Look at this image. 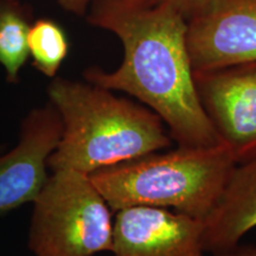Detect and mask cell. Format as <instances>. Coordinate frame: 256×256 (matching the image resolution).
I'll return each instance as SVG.
<instances>
[{"mask_svg": "<svg viewBox=\"0 0 256 256\" xmlns=\"http://www.w3.org/2000/svg\"><path fill=\"white\" fill-rule=\"evenodd\" d=\"M192 70L256 62V0H210L188 19Z\"/></svg>", "mask_w": 256, "mask_h": 256, "instance_id": "6", "label": "cell"}, {"mask_svg": "<svg viewBox=\"0 0 256 256\" xmlns=\"http://www.w3.org/2000/svg\"><path fill=\"white\" fill-rule=\"evenodd\" d=\"M198 98L238 162L256 154V62L194 72Z\"/></svg>", "mask_w": 256, "mask_h": 256, "instance_id": "5", "label": "cell"}, {"mask_svg": "<svg viewBox=\"0 0 256 256\" xmlns=\"http://www.w3.org/2000/svg\"><path fill=\"white\" fill-rule=\"evenodd\" d=\"M256 228V154L238 162L216 206L204 220V248L222 256Z\"/></svg>", "mask_w": 256, "mask_h": 256, "instance_id": "9", "label": "cell"}, {"mask_svg": "<svg viewBox=\"0 0 256 256\" xmlns=\"http://www.w3.org/2000/svg\"><path fill=\"white\" fill-rule=\"evenodd\" d=\"M222 256H256V247H240L238 246L232 252Z\"/></svg>", "mask_w": 256, "mask_h": 256, "instance_id": "14", "label": "cell"}, {"mask_svg": "<svg viewBox=\"0 0 256 256\" xmlns=\"http://www.w3.org/2000/svg\"><path fill=\"white\" fill-rule=\"evenodd\" d=\"M57 2L66 11L78 16H84L90 4V0H57Z\"/></svg>", "mask_w": 256, "mask_h": 256, "instance_id": "13", "label": "cell"}, {"mask_svg": "<svg viewBox=\"0 0 256 256\" xmlns=\"http://www.w3.org/2000/svg\"><path fill=\"white\" fill-rule=\"evenodd\" d=\"M238 159L229 146L186 147L101 168L89 174L113 211L174 209L204 220L216 206Z\"/></svg>", "mask_w": 256, "mask_h": 256, "instance_id": "3", "label": "cell"}, {"mask_svg": "<svg viewBox=\"0 0 256 256\" xmlns=\"http://www.w3.org/2000/svg\"><path fill=\"white\" fill-rule=\"evenodd\" d=\"M62 133V118L50 101L24 118L17 146L0 156V214L36 200L49 178L48 159Z\"/></svg>", "mask_w": 256, "mask_h": 256, "instance_id": "7", "label": "cell"}, {"mask_svg": "<svg viewBox=\"0 0 256 256\" xmlns=\"http://www.w3.org/2000/svg\"><path fill=\"white\" fill-rule=\"evenodd\" d=\"M204 220L168 209L130 206L116 211L113 256H206Z\"/></svg>", "mask_w": 256, "mask_h": 256, "instance_id": "8", "label": "cell"}, {"mask_svg": "<svg viewBox=\"0 0 256 256\" xmlns=\"http://www.w3.org/2000/svg\"><path fill=\"white\" fill-rule=\"evenodd\" d=\"M31 10L19 0H0V64L10 83H17L28 57Z\"/></svg>", "mask_w": 256, "mask_h": 256, "instance_id": "10", "label": "cell"}, {"mask_svg": "<svg viewBox=\"0 0 256 256\" xmlns=\"http://www.w3.org/2000/svg\"><path fill=\"white\" fill-rule=\"evenodd\" d=\"M2 148H4V146H2V145H0V151H2Z\"/></svg>", "mask_w": 256, "mask_h": 256, "instance_id": "15", "label": "cell"}, {"mask_svg": "<svg viewBox=\"0 0 256 256\" xmlns=\"http://www.w3.org/2000/svg\"><path fill=\"white\" fill-rule=\"evenodd\" d=\"M34 204L28 248L34 256H95L110 252L112 209L88 174L52 171Z\"/></svg>", "mask_w": 256, "mask_h": 256, "instance_id": "4", "label": "cell"}, {"mask_svg": "<svg viewBox=\"0 0 256 256\" xmlns=\"http://www.w3.org/2000/svg\"><path fill=\"white\" fill-rule=\"evenodd\" d=\"M48 94L63 122L62 138L48 159L52 171L89 176L171 145L172 138L154 112L108 89L56 78Z\"/></svg>", "mask_w": 256, "mask_h": 256, "instance_id": "2", "label": "cell"}, {"mask_svg": "<svg viewBox=\"0 0 256 256\" xmlns=\"http://www.w3.org/2000/svg\"><path fill=\"white\" fill-rule=\"evenodd\" d=\"M87 20L119 37L124 60L110 72L88 68L86 81L136 98L162 120L179 146L220 142L198 98L183 16L153 0H90Z\"/></svg>", "mask_w": 256, "mask_h": 256, "instance_id": "1", "label": "cell"}, {"mask_svg": "<svg viewBox=\"0 0 256 256\" xmlns=\"http://www.w3.org/2000/svg\"><path fill=\"white\" fill-rule=\"evenodd\" d=\"M153 2H165L174 8L188 20L192 16L200 12L210 0H153Z\"/></svg>", "mask_w": 256, "mask_h": 256, "instance_id": "12", "label": "cell"}, {"mask_svg": "<svg viewBox=\"0 0 256 256\" xmlns=\"http://www.w3.org/2000/svg\"><path fill=\"white\" fill-rule=\"evenodd\" d=\"M28 46L34 68L48 78H55L69 52L63 28L51 19H38L28 31Z\"/></svg>", "mask_w": 256, "mask_h": 256, "instance_id": "11", "label": "cell"}]
</instances>
